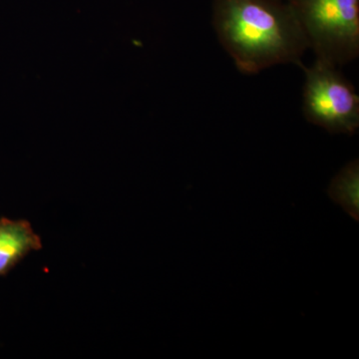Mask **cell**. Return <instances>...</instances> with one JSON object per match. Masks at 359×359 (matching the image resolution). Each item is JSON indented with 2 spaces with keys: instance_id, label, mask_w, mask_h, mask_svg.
Wrapping results in <instances>:
<instances>
[{
  "instance_id": "cell-4",
  "label": "cell",
  "mask_w": 359,
  "mask_h": 359,
  "mask_svg": "<svg viewBox=\"0 0 359 359\" xmlns=\"http://www.w3.org/2000/svg\"><path fill=\"white\" fill-rule=\"evenodd\" d=\"M42 249L41 238L27 219L0 218V276H6L30 252Z\"/></svg>"
},
{
  "instance_id": "cell-6",
  "label": "cell",
  "mask_w": 359,
  "mask_h": 359,
  "mask_svg": "<svg viewBox=\"0 0 359 359\" xmlns=\"http://www.w3.org/2000/svg\"><path fill=\"white\" fill-rule=\"evenodd\" d=\"M283 1H290V0H283Z\"/></svg>"
},
{
  "instance_id": "cell-1",
  "label": "cell",
  "mask_w": 359,
  "mask_h": 359,
  "mask_svg": "<svg viewBox=\"0 0 359 359\" xmlns=\"http://www.w3.org/2000/svg\"><path fill=\"white\" fill-rule=\"evenodd\" d=\"M212 22L219 43L244 74L290 63L304 66L309 41L290 2L212 0Z\"/></svg>"
},
{
  "instance_id": "cell-2",
  "label": "cell",
  "mask_w": 359,
  "mask_h": 359,
  "mask_svg": "<svg viewBox=\"0 0 359 359\" xmlns=\"http://www.w3.org/2000/svg\"><path fill=\"white\" fill-rule=\"evenodd\" d=\"M316 58L342 66L359 54V0H290Z\"/></svg>"
},
{
  "instance_id": "cell-3",
  "label": "cell",
  "mask_w": 359,
  "mask_h": 359,
  "mask_svg": "<svg viewBox=\"0 0 359 359\" xmlns=\"http://www.w3.org/2000/svg\"><path fill=\"white\" fill-rule=\"evenodd\" d=\"M302 68L306 119L332 134H355L359 128V96L339 66L316 58L313 65Z\"/></svg>"
},
{
  "instance_id": "cell-5",
  "label": "cell",
  "mask_w": 359,
  "mask_h": 359,
  "mask_svg": "<svg viewBox=\"0 0 359 359\" xmlns=\"http://www.w3.org/2000/svg\"><path fill=\"white\" fill-rule=\"evenodd\" d=\"M332 202L354 219H359V161L354 159L335 175L327 189Z\"/></svg>"
}]
</instances>
